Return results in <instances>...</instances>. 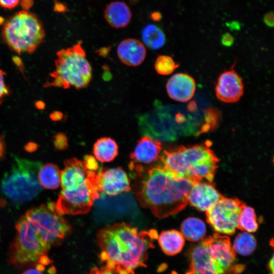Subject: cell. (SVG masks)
<instances>
[{
	"label": "cell",
	"mask_w": 274,
	"mask_h": 274,
	"mask_svg": "<svg viewBox=\"0 0 274 274\" xmlns=\"http://www.w3.org/2000/svg\"><path fill=\"white\" fill-rule=\"evenodd\" d=\"M274 16L273 12H268L266 14L263 18L264 23L268 27H273L274 24Z\"/></svg>",
	"instance_id": "cell-31"
},
{
	"label": "cell",
	"mask_w": 274,
	"mask_h": 274,
	"mask_svg": "<svg viewBox=\"0 0 274 274\" xmlns=\"http://www.w3.org/2000/svg\"><path fill=\"white\" fill-rule=\"evenodd\" d=\"M2 35L7 45L20 54L33 53L43 42L45 32L42 22L35 14L22 10L6 21Z\"/></svg>",
	"instance_id": "cell-7"
},
{
	"label": "cell",
	"mask_w": 274,
	"mask_h": 274,
	"mask_svg": "<svg viewBox=\"0 0 274 274\" xmlns=\"http://www.w3.org/2000/svg\"><path fill=\"white\" fill-rule=\"evenodd\" d=\"M130 179L120 167L102 168L98 170L96 186L98 192L110 196L130 191Z\"/></svg>",
	"instance_id": "cell-11"
},
{
	"label": "cell",
	"mask_w": 274,
	"mask_h": 274,
	"mask_svg": "<svg viewBox=\"0 0 274 274\" xmlns=\"http://www.w3.org/2000/svg\"><path fill=\"white\" fill-rule=\"evenodd\" d=\"M100 259L116 274H135L139 267H146L148 250L158 238L156 230L139 231L124 222L104 227L96 234Z\"/></svg>",
	"instance_id": "cell-2"
},
{
	"label": "cell",
	"mask_w": 274,
	"mask_h": 274,
	"mask_svg": "<svg viewBox=\"0 0 274 274\" xmlns=\"http://www.w3.org/2000/svg\"><path fill=\"white\" fill-rule=\"evenodd\" d=\"M99 269L96 267H94L91 270L89 274H99Z\"/></svg>",
	"instance_id": "cell-38"
},
{
	"label": "cell",
	"mask_w": 274,
	"mask_h": 274,
	"mask_svg": "<svg viewBox=\"0 0 274 274\" xmlns=\"http://www.w3.org/2000/svg\"><path fill=\"white\" fill-rule=\"evenodd\" d=\"M6 73L0 69V106L3 100L9 94V89L5 83L4 76Z\"/></svg>",
	"instance_id": "cell-27"
},
{
	"label": "cell",
	"mask_w": 274,
	"mask_h": 274,
	"mask_svg": "<svg viewBox=\"0 0 274 274\" xmlns=\"http://www.w3.org/2000/svg\"><path fill=\"white\" fill-rule=\"evenodd\" d=\"M227 25L231 30H239L241 28L240 24L237 21H232L227 23Z\"/></svg>",
	"instance_id": "cell-33"
},
{
	"label": "cell",
	"mask_w": 274,
	"mask_h": 274,
	"mask_svg": "<svg viewBox=\"0 0 274 274\" xmlns=\"http://www.w3.org/2000/svg\"><path fill=\"white\" fill-rule=\"evenodd\" d=\"M180 229L184 237L191 242L202 240L206 233V226L204 222L195 217L185 219L182 222Z\"/></svg>",
	"instance_id": "cell-21"
},
{
	"label": "cell",
	"mask_w": 274,
	"mask_h": 274,
	"mask_svg": "<svg viewBox=\"0 0 274 274\" xmlns=\"http://www.w3.org/2000/svg\"><path fill=\"white\" fill-rule=\"evenodd\" d=\"M62 215L52 202L27 211L16 225L9 254L10 264L20 267L49 260L47 254L50 248L71 231L70 223Z\"/></svg>",
	"instance_id": "cell-1"
},
{
	"label": "cell",
	"mask_w": 274,
	"mask_h": 274,
	"mask_svg": "<svg viewBox=\"0 0 274 274\" xmlns=\"http://www.w3.org/2000/svg\"><path fill=\"white\" fill-rule=\"evenodd\" d=\"M217 98L225 103H234L244 94V87L239 75L231 68L222 73L215 87Z\"/></svg>",
	"instance_id": "cell-12"
},
{
	"label": "cell",
	"mask_w": 274,
	"mask_h": 274,
	"mask_svg": "<svg viewBox=\"0 0 274 274\" xmlns=\"http://www.w3.org/2000/svg\"><path fill=\"white\" fill-rule=\"evenodd\" d=\"M204 239L213 260L227 273L230 272L233 267L235 253L229 237L215 233Z\"/></svg>",
	"instance_id": "cell-13"
},
{
	"label": "cell",
	"mask_w": 274,
	"mask_h": 274,
	"mask_svg": "<svg viewBox=\"0 0 274 274\" xmlns=\"http://www.w3.org/2000/svg\"><path fill=\"white\" fill-rule=\"evenodd\" d=\"M167 93L170 98L179 102H186L192 98L196 90L194 79L184 73L172 76L166 84Z\"/></svg>",
	"instance_id": "cell-16"
},
{
	"label": "cell",
	"mask_w": 274,
	"mask_h": 274,
	"mask_svg": "<svg viewBox=\"0 0 274 274\" xmlns=\"http://www.w3.org/2000/svg\"><path fill=\"white\" fill-rule=\"evenodd\" d=\"M256 246L257 242L255 237L248 232H243L236 236L232 247L235 253L248 256L254 252Z\"/></svg>",
	"instance_id": "cell-24"
},
{
	"label": "cell",
	"mask_w": 274,
	"mask_h": 274,
	"mask_svg": "<svg viewBox=\"0 0 274 274\" xmlns=\"http://www.w3.org/2000/svg\"><path fill=\"white\" fill-rule=\"evenodd\" d=\"M179 65L170 56L163 55L157 57L154 67L158 74L166 76L173 73Z\"/></svg>",
	"instance_id": "cell-26"
},
{
	"label": "cell",
	"mask_w": 274,
	"mask_h": 274,
	"mask_svg": "<svg viewBox=\"0 0 274 274\" xmlns=\"http://www.w3.org/2000/svg\"><path fill=\"white\" fill-rule=\"evenodd\" d=\"M140 178L134 193L140 206L157 218H164L184 209L192 183L175 176L161 165L149 168L135 177Z\"/></svg>",
	"instance_id": "cell-3"
},
{
	"label": "cell",
	"mask_w": 274,
	"mask_h": 274,
	"mask_svg": "<svg viewBox=\"0 0 274 274\" xmlns=\"http://www.w3.org/2000/svg\"><path fill=\"white\" fill-rule=\"evenodd\" d=\"M273 256H272L271 259H270L269 263H268V268L269 270V274H273Z\"/></svg>",
	"instance_id": "cell-37"
},
{
	"label": "cell",
	"mask_w": 274,
	"mask_h": 274,
	"mask_svg": "<svg viewBox=\"0 0 274 274\" xmlns=\"http://www.w3.org/2000/svg\"><path fill=\"white\" fill-rule=\"evenodd\" d=\"M210 144L208 142L164 150L160 156L161 165L175 176L185 178L192 184L203 179L213 182L219 160Z\"/></svg>",
	"instance_id": "cell-5"
},
{
	"label": "cell",
	"mask_w": 274,
	"mask_h": 274,
	"mask_svg": "<svg viewBox=\"0 0 274 274\" xmlns=\"http://www.w3.org/2000/svg\"><path fill=\"white\" fill-rule=\"evenodd\" d=\"M80 41L73 46L59 50L55 60V70L50 74L44 87H56L79 89L89 85L92 78V68Z\"/></svg>",
	"instance_id": "cell-6"
},
{
	"label": "cell",
	"mask_w": 274,
	"mask_h": 274,
	"mask_svg": "<svg viewBox=\"0 0 274 274\" xmlns=\"http://www.w3.org/2000/svg\"><path fill=\"white\" fill-rule=\"evenodd\" d=\"M161 150L160 141L144 135L139 140L133 151L130 154L129 168L135 177L148 169V165L160 158Z\"/></svg>",
	"instance_id": "cell-10"
},
{
	"label": "cell",
	"mask_w": 274,
	"mask_h": 274,
	"mask_svg": "<svg viewBox=\"0 0 274 274\" xmlns=\"http://www.w3.org/2000/svg\"><path fill=\"white\" fill-rule=\"evenodd\" d=\"M244 204L237 199L222 195L206 211L207 222L217 232L231 235L237 228L239 216Z\"/></svg>",
	"instance_id": "cell-9"
},
{
	"label": "cell",
	"mask_w": 274,
	"mask_h": 274,
	"mask_svg": "<svg viewBox=\"0 0 274 274\" xmlns=\"http://www.w3.org/2000/svg\"><path fill=\"white\" fill-rule=\"evenodd\" d=\"M234 42V39L231 35L229 33H225L221 38V43L224 46H231Z\"/></svg>",
	"instance_id": "cell-30"
},
{
	"label": "cell",
	"mask_w": 274,
	"mask_h": 274,
	"mask_svg": "<svg viewBox=\"0 0 274 274\" xmlns=\"http://www.w3.org/2000/svg\"><path fill=\"white\" fill-rule=\"evenodd\" d=\"M41 163L23 158H16L1 183L3 193L14 203L30 201L42 189L38 178Z\"/></svg>",
	"instance_id": "cell-8"
},
{
	"label": "cell",
	"mask_w": 274,
	"mask_h": 274,
	"mask_svg": "<svg viewBox=\"0 0 274 274\" xmlns=\"http://www.w3.org/2000/svg\"><path fill=\"white\" fill-rule=\"evenodd\" d=\"M222 196L213 182L203 181L192 184L188 202L200 211L206 212Z\"/></svg>",
	"instance_id": "cell-15"
},
{
	"label": "cell",
	"mask_w": 274,
	"mask_h": 274,
	"mask_svg": "<svg viewBox=\"0 0 274 274\" xmlns=\"http://www.w3.org/2000/svg\"><path fill=\"white\" fill-rule=\"evenodd\" d=\"M258 226L254 209L244 204L239 216L237 228L248 232H253L257 230Z\"/></svg>",
	"instance_id": "cell-25"
},
{
	"label": "cell",
	"mask_w": 274,
	"mask_h": 274,
	"mask_svg": "<svg viewBox=\"0 0 274 274\" xmlns=\"http://www.w3.org/2000/svg\"><path fill=\"white\" fill-rule=\"evenodd\" d=\"M191 274H227L212 258L204 239L190 251Z\"/></svg>",
	"instance_id": "cell-14"
},
{
	"label": "cell",
	"mask_w": 274,
	"mask_h": 274,
	"mask_svg": "<svg viewBox=\"0 0 274 274\" xmlns=\"http://www.w3.org/2000/svg\"><path fill=\"white\" fill-rule=\"evenodd\" d=\"M22 274H43L38 269L30 268L23 272Z\"/></svg>",
	"instance_id": "cell-34"
},
{
	"label": "cell",
	"mask_w": 274,
	"mask_h": 274,
	"mask_svg": "<svg viewBox=\"0 0 274 274\" xmlns=\"http://www.w3.org/2000/svg\"><path fill=\"white\" fill-rule=\"evenodd\" d=\"M142 38L145 45L152 50L159 49L165 43V37L163 31L154 24H148L143 28Z\"/></svg>",
	"instance_id": "cell-23"
},
{
	"label": "cell",
	"mask_w": 274,
	"mask_h": 274,
	"mask_svg": "<svg viewBox=\"0 0 274 274\" xmlns=\"http://www.w3.org/2000/svg\"><path fill=\"white\" fill-rule=\"evenodd\" d=\"M51 117L54 120H60L62 117V114L59 112H56L54 114H52Z\"/></svg>",
	"instance_id": "cell-36"
},
{
	"label": "cell",
	"mask_w": 274,
	"mask_h": 274,
	"mask_svg": "<svg viewBox=\"0 0 274 274\" xmlns=\"http://www.w3.org/2000/svg\"><path fill=\"white\" fill-rule=\"evenodd\" d=\"M157 238L161 250L170 256L180 252L185 244V238L182 234L175 229L162 231Z\"/></svg>",
	"instance_id": "cell-19"
},
{
	"label": "cell",
	"mask_w": 274,
	"mask_h": 274,
	"mask_svg": "<svg viewBox=\"0 0 274 274\" xmlns=\"http://www.w3.org/2000/svg\"><path fill=\"white\" fill-rule=\"evenodd\" d=\"M108 23L115 28H122L130 23L132 13L129 7L123 1H115L109 3L104 10Z\"/></svg>",
	"instance_id": "cell-18"
},
{
	"label": "cell",
	"mask_w": 274,
	"mask_h": 274,
	"mask_svg": "<svg viewBox=\"0 0 274 274\" xmlns=\"http://www.w3.org/2000/svg\"><path fill=\"white\" fill-rule=\"evenodd\" d=\"M55 146L59 149H64L67 146L66 135L63 133H58L55 136Z\"/></svg>",
	"instance_id": "cell-28"
},
{
	"label": "cell",
	"mask_w": 274,
	"mask_h": 274,
	"mask_svg": "<svg viewBox=\"0 0 274 274\" xmlns=\"http://www.w3.org/2000/svg\"><path fill=\"white\" fill-rule=\"evenodd\" d=\"M42 187L48 189H55L60 185L61 170L57 165L47 163L41 166L38 174Z\"/></svg>",
	"instance_id": "cell-22"
},
{
	"label": "cell",
	"mask_w": 274,
	"mask_h": 274,
	"mask_svg": "<svg viewBox=\"0 0 274 274\" xmlns=\"http://www.w3.org/2000/svg\"><path fill=\"white\" fill-rule=\"evenodd\" d=\"M99 274H116L114 272L109 269L106 266L99 269Z\"/></svg>",
	"instance_id": "cell-35"
},
{
	"label": "cell",
	"mask_w": 274,
	"mask_h": 274,
	"mask_svg": "<svg viewBox=\"0 0 274 274\" xmlns=\"http://www.w3.org/2000/svg\"><path fill=\"white\" fill-rule=\"evenodd\" d=\"M64 164L56 208L62 215L86 214L99 197L96 186L98 170L89 168L85 161L76 158L65 160Z\"/></svg>",
	"instance_id": "cell-4"
},
{
	"label": "cell",
	"mask_w": 274,
	"mask_h": 274,
	"mask_svg": "<svg viewBox=\"0 0 274 274\" xmlns=\"http://www.w3.org/2000/svg\"><path fill=\"white\" fill-rule=\"evenodd\" d=\"M95 158L101 162H108L115 159L118 153V146L116 141L109 137L98 139L93 145Z\"/></svg>",
	"instance_id": "cell-20"
},
{
	"label": "cell",
	"mask_w": 274,
	"mask_h": 274,
	"mask_svg": "<svg viewBox=\"0 0 274 274\" xmlns=\"http://www.w3.org/2000/svg\"><path fill=\"white\" fill-rule=\"evenodd\" d=\"M5 152V144L3 135H0V160L4 155Z\"/></svg>",
	"instance_id": "cell-32"
},
{
	"label": "cell",
	"mask_w": 274,
	"mask_h": 274,
	"mask_svg": "<svg viewBox=\"0 0 274 274\" xmlns=\"http://www.w3.org/2000/svg\"><path fill=\"white\" fill-rule=\"evenodd\" d=\"M20 0H0V6L5 9L15 8L19 3Z\"/></svg>",
	"instance_id": "cell-29"
},
{
	"label": "cell",
	"mask_w": 274,
	"mask_h": 274,
	"mask_svg": "<svg viewBox=\"0 0 274 274\" xmlns=\"http://www.w3.org/2000/svg\"><path fill=\"white\" fill-rule=\"evenodd\" d=\"M118 58L124 64L130 66L140 65L145 60L146 49L144 44L134 38L122 41L117 49Z\"/></svg>",
	"instance_id": "cell-17"
},
{
	"label": "cell",
	"mask_w": 274,
	"mask_h": 274,
	"mask_svg": "<svg viewBox=\"0 0 274 274\" xmlns=\"http://www.w3.org/2000/svg\"><path fill=\"white\" fill-rule=\"evenodd\" d=\"M4 22V19L3 17H0V25L2 24Z\"/></svg>",
	"instance_id": "cell-39"
}]
</instances>
